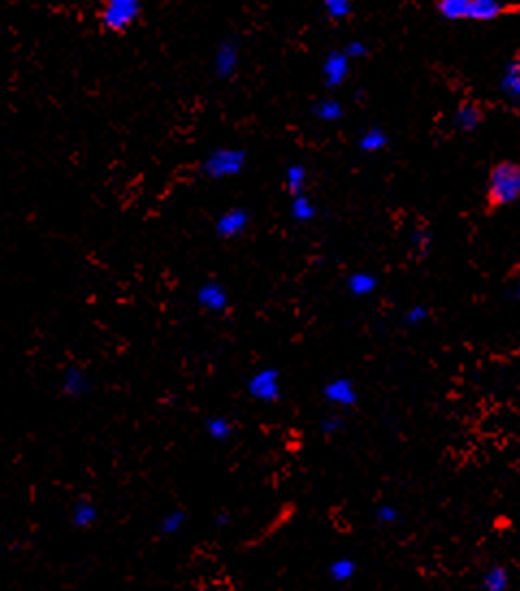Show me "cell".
Listing matches in <instances>:
<instances>
[{
	"label": "cell",
	"instance_id": "27",
	"mask_svg": "<svg viewBox=\"0 0 520 591\" xmlns=\"http://www.w3.org/2000/svg\"><path fill=\"white\" fill-rule=\"evenodd\" d=\"M412 243L421 249V254H427L429 252V245H432V234H429V230H419L412 234Z\"/></svg>",
	"mask_w": 520,
	"mask_h": 591
},
{
	"label": "cell",
	"instance_id": "10",
	"mask_svg": "<svg viewBox=\"0 0 520 591\" xmlns=\"http://www.w3.org/2000/svg\"><path fill=\"white\" fill-rule=\"evenodd\" d=\"M323 81L328 87H338L347 81L349 76V59L345 57L343 50H332L328 57L323 61Z\"/></svg>",
	"mask_w": 520,
	"mask_h": 591
},
{
	"label": "cell",
	"instance_id": "24",
	"mask_svg": "<svg viewBox=\"0 0 520 591\" xmlns=\"http://www.w3.org/2000/svg\"><path fill=\"white\" fill-rule=\"evenodd\" d=\"M185 514L182 511H169V514L161 520V531L165 535H174L182 529V524H185Z\"/></svg>",
	"mask_w": 520,
	"mask_h": 591
},
{
	"label": "cell",
	"instance_id": "17",
	"mask_svg": "<svg viewBox=\"0 0 520 591\" xmlns=\"http://www.w3.org/2000/svg\"><path fill=\"white\" fill-rule=\"evenodd\" d=\"M306 180H308V174H306V167L299 165V163H293L286 167L284 172V185L286 189H289L291 195H299V193H306Z\"/></svg>",
	"mask_w": 520,
	"mask_h": 591
},
{
	"label": "cell",
	"instance_id": "28",
	"mask_svg": "<svg viewBox=\"0 0 520 591\" xmlns=\"http://www.w3.org/2000/svg\"><path fill=\"white\" fill-rule=\"evenodd\" d=\"M375 518L380 520V522H384V524L395 522L397 520V509L390 507V505H380V507H377V511H375Z\"/></svg>",
	"mask_w": 520,
	"mask_h": 591
},
{
	"label": "cell",
	"instance_id": "5",
	"mask_svg": "<svg viewBox=\"0 0 520 591\" xmlns=\"http://www.w3.org/2000/svg\"><path fill=\"white\" fill-rule=\"evenodd\" d=\"M247 392L260 403H276L282 397V382L276 369H260L247 379Z\"/></svg>",
	"mask_w": 520,
	"mask_h": 591
},
{
	"label": "cell",
	"instance_id": "23",
	"mask_svg": "<svg viewBox=\"0 0 520 591\" xmlns=\"http://www.w3.org/2000/svg\"><path fill=\"white\" fill-rule=\"evenodd\" d=\"M325 16L330 20H347L351 13H354V5L347 3V0H328V3L323 5Z\"/></svg>",
	"mask_w": 520,
	"mask_h": 591
},
{
	"label": "cell",
	"instance_id": "16",
	"mask_svg": "<svg viewBox=\"0 0 520 591\" xmlns=\"http://www.w3.org/2000/svg\"><path fill=\"white\" fill-rule=\"evenodd\" d=\"M358 146H360L362 152L375 154V152H380V150H384L388 146V135L384 133V130L380 126H373V128H369L367 133H364L360 137Z\"/></svg>",
	"mask_w": 520,
	"mask_h": 591
},
{
	"label": "cell",
	"instance_id": "3",
	"mask_svg": "<svg viewBox=\"0 0 520 591\" xmlns=\"http://www.w3.org/2000/svg\"><path fill=\"white\" fill-rule=\"evenodd\" d=\"M143 16V3L139 0H109L98 11V22L107 33L122 35L133 29Z\"/></svg>",
	"mask_w": 520,
	"mask_h": 591
},
{
	"label": "cell",
	"instance_id": "8",
	"mask_svg": "<svg viewBox=\"0 0 520 591\" xmlns=\"http://www.w3.org/2000/svg\"><path fill=\"white\" fill-rule=\"evenodd\" d=\"M195 301L206 312H224L230 304L228 288L217 280H206L195 291Z\"/></svg>",
	"mask_w": 520,
	"mask_h": 591
},
{
	"label": "cell",
	"instance_id": "21",
	"mask_svg": "<svg viewBox=\"0 0 520 591\" xmlns=\"http://www.w3.org/2000/svg\"><path fill=\"white\" fill-rule=\"evenodd\" d=\"M510 587V574L501 566H492L484 574V589L486 591H507Z\"/></svg>",
	"mask_w": 520,
	"mask_h": 591
},
{
	"label": "cell",
	"instance_id": "22",
	"mask_svg": "<svg viewBox=\"0 0 520 591\" xmlns=\"http://www.w3.org/2000/svg\"><path fill=\"white\" fill-rule=\"evenodd\" d=\"M354 574H356V563L351 561V559L341 557V559L332 561V566H330L332 581H336V583H347V581L354 579Z\"/></svg>",
	"mask_w": 520,
	"mask_h": 591
},
{
	"label": "cell",
	"instance_id": "15",
	"mask_svg": "<svg viewBox=\"0 0 520 591\" xmlns=\"http://www.w3.org/2000/svg\"><path fill=\"white\" fill-rule=\"evenodd\" d=\"M98 520V507L91 503V501H78L74 507H72V522L74 527L78 529H87L91 527Z\"/></svg>",
	"mask_w": 520,
	"mask_h": 591
},
{
	"label": "cell",
	"instance_id": "4",
	"mask_svg": "<svg viewBox=\"0 0 520 591\" xmlns=\"http://www.w3.org/2000/svg\"><path fill=\"white\" fill-rule=\"evenodd\" d=\"M247 165V152L243 148H215L208 152L202 165H200V172L211 178V180H226V178H234L239 176Z\"/></svg>",
	"mask_w": 520,
	"mask_h": 591
},
{
	"label": "cell",
	"instance_id": "7",
	"mask_svg": "<svg viewBox=\"0 0 520 591\" xmlns=\"http://www.w3.org/2000/svg\"><path fill=\"white\" fill-rule=\"evenodd\" d=\"M250 221H252V217L245 208H241V206L228 208L215 219V234L219 236V239L232 241V239H237V236H241L247 228H250Z\"/></svg>",
	"mask_w": 520,
	"mask_h": 591
},
{
	"label": "cell",
	"instance_id": "9",
	"mask_svg": "<svg viewBox=\"0 0 520 591\" xmlns=\"http://www.w3.org/2000/svg\"><path fill=\"white\" fill-rule=\"evenodd\" d=\"M59 390L65 399H83L91 392L89 375L81 366H65V371L59 379Z\"/></svg>",
	"mask_w": 520,
	"mask_h": 591
},
{
	"label": "cell",
	"instance_id": "30",
	"mask_svg": "<svg viewBox=\"0 0 520 591\" xmlns=\"http://www.w3.org/2000/svg\"><path fill=\"white\" fill-rule=\"evenodd\" d=\"M516 297L520 299V282H518V286H516Z\"/></svg>",
	"mask_w": 520,
	"mask_h": 591
},
{
	"label": "cell",
	"instance_id": "14",
	"mask_svg": "<svg viewBox=\"0 0 520 591\" xmlns=\"http://www.w3.org/2000/svg\"><path fill=\"white\" fill-rule=\"evenodd\" d=\"M347 288L351 295L356 297H364V295H371L375 288H377V278L367 271H358V273H351L349 280H347Z\"/></svg>",
	"mask_w": 520,
	"mask_h": 591
},
{
	"label": "cell",
	"instance_id": "26",
	"mask_svg": "<svg viewBox=\"0 0 520 591\" xmlns=\"http://www.w3.org/2000/svg\"><path fill=\"white\" fill-rule=\"evenodd\" d=\"M427 319V308L425 306H412L406 310V317H403V321H406L408 325H419Z\"/></svg>",
	"mask_w": 520,
	"mask_h": 591
},
{
	"label": "cell",
	"instance_id": "11",
	"mask_svg": "<svg viewBox=\"0 0 520 591\" xmlns=\"http://www.w3.org/2000/svg\"><path fill=\"white\" fill-rule=\"evenodd\" d=\"M323 397L338 407H351L358 401V392L349 379H332V382L323 388Z\"/></svg>",
	"mask_w": 520,
	"mask_h": 591
},
{
	"label": "cell",
	"instance_id": "29",
	"mask_svg": "<svg viewBox=\"0 0 520 591\" xmlns=\"http://www.w3.org/2000/svg\"><path fill=\"white\" fill-rule=\"evenodd\" d=\"M341 425H343L341 420H338L336 416H330V418H325L323 423H321V431H323V433H328V436H330V433H334V431L341 429Z\"/></svg>",
	"mask_w": 520,
	"mask_h": 591
},
{
	"label": "cell",
	"instance_id": "20",
	"mask_svg": "<svg viewBox=\"0 0 520 591\" xmlns=\"http://www.w3.org/2000/svg\"><path fill=\"white\" fill-rule=\"evenodd\" d=\"M204 427H206L208 438H213L217 442H224L232 436V425H230V420L224 416H211L206 420Z\"/></svg>",
	"mask_w": 520,
	"mask_h": 591
},
{
	"label": "cell",
	"instance_id": "18",
	"mask_svg": "<svg viewBox=\"0 0 520 591\" xmlns=\"http://www.w3.org/2000/svg\"><path fill=\"white\" fill-rule=\"evenodd\" d=\"M312 115H315L317 120H321V122H338L343 117V107H341V102L325 98L312 107Z\"/></svg>",
	"mask_w": 520,
	"mask_h": 591
},
{
	"label": "cell",
	"instance_id": "25",
	"mask_svg": "<svg viewBox=\"0 0 520 591\" xmlns=\"http://www.w3.org/2000/svg\"><path fill=\"white\" fill-rule=\"evenodd\" d=\"M345 57L351 61V59H362V57H367L369 55V48H367V44L364 42H349L347 46H345Z\"/></svg>",
	"mask_w": 520,
	"mask_h": 591
},
{
	"label": "cell",
	"instance_id": "19",
	"mask_svg": "<svg viewBox=\"0 0 520 591\" xmlns=\"http://www.w3.org/2000/svg\"><path fill=\"white\" fill-rule=\"evenodd\" d=\"M291 215L295 221H310V219H315V215H317V206L312 204V200L306 193L293 195Z\"/></svg>",
	"mask_w": 520,
	"mask_h": 591
},
{
	"label": "cell",
	"instance_id": "6",
	"mask_svg": "<svg viewBox=\"0 0 520 591\" xmlns=\"http://www.w3.org/2000/svg\"><path fill=\"white\" fill-rule=\"evenodd\" d=\"M241 61V46L234 37H224L215 48L213 57V72L219 81H228L234 76Z\"/></svg>",
	"mask_w": 520,
	"mask_h": 591
},
{
	"label": "cell",
	"instance_id": "13",
	"mask_svg": "<svg viewBox=\"0 0 520 591\" xmlns=\"http://www.w3.org/2000/svg\"><path fill=\"white\" fill-rule=\"evenodd\" d=\"M501 91L510 100L520 102V61H514L505 68V74L501 78Z\"/></svg>",
	"mask_w": 520,
	"mask_h": 591
},
{
	"label": "cell",
	"instance_id": "1",
	"mask_svg": "<svg viewBox=\"0 0 520 591\" xmlns=\"http://www.w3.org/2000/svg\"><path fill=\"white\" fill-rule=\"evenodd\" d=\"M436 11L447 20L490 22L501 18L503 13H512L520 9L497 3V0H440V3H436Z\"/></svg>",
	"mask_w": 520,
	"mask_h": 591
},
{
	"label": "cell",
	"instance_id": "12",
	"mask_svg": "<svg viewBox=\"0 0 520 591\" xmlns=\"http://www.w3.org/2000/svg\"><path fill=\"white\" fill-rule=\"evenodd\" d=\"M481 122H484V111H481L479 104H462V107L455 109L453 124L455 128L464 130V133H471V130L479 128Z\"/></svg>",
	"mask_w": 520,
	"mask_h": 591
},
{
	"label": "cell",
	"instance_id": "2",
	"mask_svg": "<svg viewBox=\"0 0 520 591\" xmlns=\"http://www.w3.org/2000/svg\"><path fill=\"white\" fill-rule=\"evenodd\" d=\"M486 200L490 208L510 206L520 200V165L501 161L490 169Z\"/></svg>",
	"mask_w": 520,
	"mask_h": 591
}]
</instances>
